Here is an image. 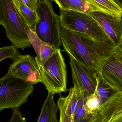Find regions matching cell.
Here are the masks:
<instances>
[{
    "instance_id": "obj_1",
    "label": "cell",
    "mask_w": 122,
    "mask_h": 122,
    "mask_svg": "<svg viewBox=\"0 0 122 122\" xmlns=\"http://www.w3.org/2000/svg\"><path fill=\"white\" fill-rule=\"evenodd\" d=\"M61 39V45L69 57L94 76L99 74L106 60L115 52L116 46L112 43L63 28Z\"/></svg>"
},
{
    "instance_id": "obj_2",
    "label": "cell",
    "mask_w": 122,
    "mask_h": 122,
    "mask_svg": "<svg viewBox=\"0 0 122 122\" xmlns=\"http://www.w3.org/2000/svg\"><path fill=\"white\" fill-rule=\"evenodd\" d=\"M34 59L40 72L41 83L45 85L48 92L54 95L66 92V67L61 49H56L54 53L44 61H40L37 56Z\"/></svg>"
},
{
    "instance_id": "obj_3",
    "label": "cell",
    "mask_w": 122,
    "mask_h": 122,
    "mask_svg": "<svg viewBox=\"0 0 122 122\" xmlns=\"http://www.w3.org/2000/svg\"><path fill=\"white\" fill-rule=\"evenodd\" d=\"M36 12L39 18L35 30L37 36L55 49L60 48L61 28L60 16L54 11L52 1L39 0Z\"/></svg>"
},
{
    "instance_id": "obj_4",
    "label": "cell",
    "mask_w": 122,
    "mask_h": 122,
    "mask_svg": "<svg viewBox=\"0 0 122 122\" xmlns=\"http://www.w3.org/2000/svg\"><path fill=\"white\" fill-rule=\"evenodd\" d=\"M34 85L14 77L8 72L0 79V111L20 108L33 94Z\"/></svg>"
},
{
    "instance_id": "obj_5",
    "label": "cell",
    "mask_w": 122,
    "mask_h": 122,
    "mask_svg": "<svg viewBox=\"0 0 122 122\" xmlns=\"http://www.w3.org/2000/svg\"><path fill=\"white\" fill-rule=\"evenodd\" d=\"M60 10L61 28L85 34L95 39L112 43L97 21L91 15L75 11Z\"/></svg>"
},
{
    "instance_id": "obj_6",
    "label": "cell",
    "mask_w": 122,
    "mask_h": 122,
    "mask_svg": "<svg viewBox=\"0 0 122 122\" xmlns=\"http://www.w3.org/2000/svg\"><path fill=\"white\" fill-rule=\"evenodd\" d=\"M4 27L6 36L17 48L24 50L31 44L25 30V23L18 12L12 0H1Z\"/></svg>"
},
{
    "instance_id": "obj_7",
    "label": "cell",
    "mask_w": 122,
    "mask_h": 122,
    "mask_svg": "<svg viewBox=\"0 0 122 122\" xmlns=\"http://www.w3.org/2000/svg\"><path fill=\"white\" fill-rule=\"evenodd\" d=\"M8 72L16 78L36 85L41 82L38 65L33 57L29 54H20L11 64Z\"/></svg>"
},
{
    "instance_id": "obj_8",
    "label": "cell",
    "mask_w": 122,
    "mask_h": 122,
    "mask_svg": "<svg viewBox=\"0 0 122 122\" xmlns=\"http://www.w3.org/2000/svg\"><path fill=\"white\" fill-rule=\"evenodd\" d=\"M70 67L74 85L78 89L81 96L86 100L95 91L97 85L96 75L90 73L85 68L71 57Z\"/></svg>"
},
{
    "instance_id": "obj_9",
    "label": "cell",
    "mask_w": 122,
    "mask_h": 122,
    "mask_svg": "<svg viewBox=\"0 0 122 122\" xmlns=\"http://www.w3.org/2000/svg\"><path fill=\"white\" fill-rule=\"evenodd\" d=\"M90 15L97 21L112 43L117 46L122 37V17L99 11H93Z\"/></svg>"
},
{
    "instance_id": "obj_10",
    "label": "cell",
    "mask_w": 122,
    "mask_h": 122,
    "mask_svg": "<svg viewBox=\"0 0 122 122\" xmlns=\"http://www.w3.org/2000/svg\"><path fill=\"white\" fill-rule=\"evenodd\" d=\"M97 75L116 92H122V64L114 53L106 60Z\"/></svg>"
},
{
    "instance_id": "obj_11",
    "label": "cell",
    "mask_w": 122,
    "mask_h": 122,
    "mask_svg": "<svg viewBox=\"0 0 122 122\" xmlns=\"http://www.w3.org/2000/svg\"><path fill=\"white\" fill-rule=\"evenodd\" d=\"M82 97L75 85L71 87L69 94L61 97L57 105L60 112V122H74V119Z\"/></svg>"
},
{
    "instance_id": "obj_12",
    "label": "cell",
    "mask_w": 122,
    "mask_h": 122,
    "mask_svg": "<svg viewBox=\"0 0 122 122\" xmlns=\"http://www.w3.org/2000/svg\"><path fill=\"white\" fill-rule=\"evenodd\" d=\"M122 115V92H117L97 110L95 122H114Z\"/></svg>"
},
{
    "instance_id": "obj_13",
    "label": "cell",
    "mask_w": 122,
    "mask_h": 122,
    "mask_svg": "<svg viewBox=\"0 0 122 122\" xmlns=\"http://www.w3.org/2000/svg\"><path fill=\"white\" fill-rule=\"evenodd\" d=\"M25 30L31 44L40 61L46 60L54 53L56 49L51 44L41 40L35 31L27 26H26Z\"/></svg>"
},
{
    "instance_id": "obj_14",
    "label": "cell",
    "mask_w": 122,
    "mask_h": 122,
    "mask_svg": "<svg viewBox=\"0 0 122 122\" xmlns=\"http://www.w3.org/2000/svg\"><path fill=\"white\" fill-rule=\"evenodd\" d=\"M60 9L70 10L90 14L100 10L89 0H56Z\"/></svg>"
},
{
    "instance_id": "obj_15",
    "label": "cell",
    "mask_w": 122,
    "mask_h": 122,
    "mask_svg": "<svg viewBox=\"0 0 122 122\" xmlns=\"http://www.w3.org/2000/svg\"><path fill=\"white\" fill-rule=\"evenodd\" d=\"M54 95L48 92V96L44 101L37 122H58V105L54 102Z\"/></svg>"
},
{
    "instance_id": "obj_16",
    "label": "cell",
    "mask_w": 122,
    "mask_h": 122,
    "mask_svg": "<svg viewBox=\"0 0 122 122\" xmlns=\"http://www.w3.org/2000/svg\"><path fill=\"white\" fill-rule=\"evenodd\" d=\"M12 1L26 26L35 31L36 23L39 19L37 12L31 10L21 0H12Z\"/></svg>"
},
{
    "instance_id": "obj_17",
    "label": "cell",
    "mask_w": 122,
    "mask_h": 122,
    "mask_svg": "<svg viewBox=\"0 0 122 122\" xmlns=\"http://www.w3.org/2000/svg\"><path fill=\"white\" fill-rule=\"evenodd\" d=\"M100 11L122 17V9L114 0H89Z\"/></svg>"
},
{
    "instance_id": "obj_18",
    "label": "cell",
    "mask_w": 122,
    "mask_h": 122,
    "mask_svg": "<svg viewBox=\"0 0 122 122\" xmlns=\"http://www.w3.org/2000/svg\"><path fill=\"white\" fill-rule=\"evenodd\" d=\"M96 77L97 85L95 92L101 100L102 104L117 92L104 83L97 74H96Z\"/></svg>"
},
{
    "instance_id": "obj_19",
    "label": "cell",
    "mask_w": 122,
    "mask_h": 122,
    "mask_svg": "<svg viewBox=\"0 0 122 122\" xmlns=\"http://www.w3.org/2000/svg\"><path fill=\"white\" fill-rule=\"evenodd\" d=\"M21 54L18 49L14 45L0 47V62L6 59L15 61L19 55Z\"/></svg>"
},
{
    "instance_id": "obj_20",
    "label": "cell",
    "mask_w": 122,
    "mask_h": 122,
    "mask_svg": "<svg viewBox=\"0 0 122 122\" xmlns=\"http://www.w3.org/2000/svg\"><path fill=\"white\" fill-rule=\"evenodd\" d=\"M102 105V102L95 92L87 97L85 100V109L87 114L97 110Z\"/></svg>"
},
{
    "instance_id": "obj_21",
    "label": "cell",
    "mask_w": 122,
    "mask_h": 122,
    "mask_svg": "<svg viewBox=\"0 0 122 122\" xmlns=\"http://www.w3.org/2000/svg\"><path fill=\"white\" fill-rule=\"evenodd\" d=\"M85 100L81 97L74 117V122H82L87 114L85 110Z\"/></svg>"
},
{
    "instance_id": "obj_22",
    "label": "cell",
    "mask_w": 122,
    "mask_h": 122,
    "mask_svg": "<svg viewBox=\"0 0 122 122\" xmlns=\"http://www.w3.org/2000/svg\"><path fill=\"white\" fill-rule=\"evenodd\" d=\"M13 114L9 122H26V120L23 117L19 108H15L12 109Z\"/></svg>"
},
{
    "instance_id": "obj_23",
    "label": "cell",
    "mask_w": 122,
    "mask_h": 122,
    "mask_svg": "<svg viewBox=\"0 0 122 122\" xmlns=\"http://www.w3.org/2000/svg\"><path fill=\"white\" fill-rule=\"evenodd\" d=\"M24 3L33 11L36 12L39 0H21Z\"/></svg>"
},
{
    "instance_id": "obj_24",
    "label": "cell",
    "mask_w": 122,
    "mask_h": 122,
    "mask_svg": "<svg viewBox=\"0 0 122 122\" xmlns=\"http://www.w3.org/2000/svg\"><path fill=\"white\" fill-rule=\"evenodd\" d=\"M114 54L117 58L122 64V37L119 43L116 46Z\"/></svg>"
},
{
    "instance_id": "obj_25",
    "label": "cell",
    "mask_w": 122,
    "mask_h": 122,
    "mask_svg": "<svg viewBox=\"0 0 122 122\" xmlns=\"http://www.w3.org/2000/svg\"><path fill=\"white\" fill-rule=\"evenodd\" d=\"M0 25L4 26V21L3 16V9H2V3L1 0H0Z\"/></svg>"
},
{
    "instance_id": "obj_26",
    "label": "cell",
    "mask_w": 122,
    "mask_h": 122,
    "mask_svg": "<svg viewBox=\"0 0 122 122\" xmlns=\"http://www.w3.org/2000/svg\"><path fill=\"white\" fill-rule=\"evenodd\" d=\"M122 9V0H114Z\"/></svg>"
},
{
    "instance_id": "obj_27",
    "label": "cell",
    "mask_w": 122,
    "mask_h": 122,
    "mask_svg": "<svg viewBox=\"0 0 122 122\" xmlns=\"http://www.w3.org/2000/svg\"><path fill=\"white\" fill-rule=\"evenodd\" d=\"M114 122H122V115L115 120Z\"/></svg>"
},
{
    "instance_id": "obj_28",
    "label": "cell",
    "mask_w": 122,
    "mask_h": 122,
    "mask_svg": "<svg viewBox=\"0 0 122 122\" xmlns=\"http://www.w3.org/2000/svg\"><path fill=\"white\" fill-rule=\"evenodd\" d=\"M51 0L52 1H54V2H55V1H56V0Z\"/></svg>"
}]
</instances>
